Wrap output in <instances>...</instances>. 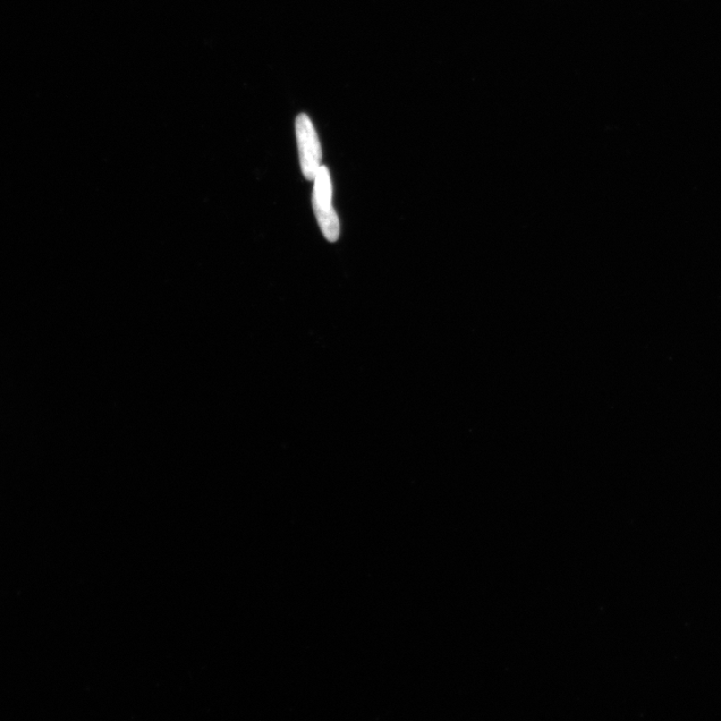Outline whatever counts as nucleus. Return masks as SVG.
<instances>
[{"instance_id": "nucleus-1", "label": "nucleus", "mask_w": 721, "mask_h": 721, "mask_svg": "<svg viewBox=\"0 0 721 721\" xmlns=\"http://www.w3.org/2000/svg\"><path fill=\"white\" fill-rule=\"evenodd\" d=\"M313 208L322 233L329 242H336L340 236L341 226L333 207V184L329 169L321 166L313 180Z\"/></svg>"}, {"instance_id": "nucleus-2", "label": "nucleus", "mask_w": 721, "mask_h": 721, "mask_svg": "<svg viewBox=\"0 0 721 721\" xmlns=\"http://www.w3.org/2000/svg\"><path fill=\"white\" fill-rule=\"evenodd\" d=\"M296 135L302 173L305 179L313 181L321 167L322 149L315 126L306 114L296 118Z\"/></svg>"}]
</instances>
